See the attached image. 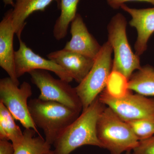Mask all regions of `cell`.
Instances as JSON below:
<instances>
[{
  "label": "cell",
  "instance_id": "cell-1",
  "mask_svg": "<svg viewBox=\"0 0 154 154\" xmlns=\"http://www.w3.org/2000/svg\"><path fill=\"white\" fill-rule=\"evenodd\" d=\"M99 96L61 134L53 144L56 154H70L85 145L102 148L97 136V124L106 105L100 101Z\"/></svg>",
  "mask_w": 154,
  "mask_h": 154
},
{
  "label": "cell",
  "instance_id": "cell-3",
  "mask_svg": "<svg viewBox=\"0 0 154 154\" xmlns=\"http://www.w3.org/2000/svg\"><path fill=\"white\" fill-rule=\"evenodd\" d=\"M97 134L102 148L111 154L131 151L139 141L128 125L106 106L97 122Z\"/></svg>",
  "mask_w": 154,
  "mask_h": 154
},
{
  "label": "cell",
  "instance_id": "cell-10",
  "mask_svg": "<svg viewBox=\"0 0 154 154\" xmlns=\"http://www.w3.org/2000/svg\"><path fill=\"white\" fill-rule=\"evenodd\" d=\"M70 27L71 39L67 42L64 49L95 60L102 46L89 32L80 14H77Z\"/></svg>",
  "mask_w": 154,
  "mask_h": 154
},
{
  "label": "cell",
  "instance_id": "cell-15",
  "mask_svg": "<svg viewBox=\"0 0 154 154\" xmlns=\"http://www.w3.org/2000/svg\"><path fill=\"white\" fill-rule=\"evenodd\" d=\"M127 88L144 96H154V68L146 65L134 72L128 80Z\"/></svg>",
  "mask_w": 154,
  "mask_h": 154
},
{
  "label": "cell",
  "instance_id": "cell-14",
  "mask_svg": "<svg viewBox=\"0 0 154 154\" xmlns=\"http://www.w3.org/2000/svg\"><path fill=\"white\" fill-rule=\"evenodd\" d=\"M12 9V23L15 34L19 39L21 38L22 31L26 25V20L36 11H44L53 2L57 3L60 8V0H15Z\"/></svg>",
  "mask_w": 154,
  "mask_h": 154
},
{
  "label": "cell",
  "instance_id": "cell-21",
  "mask_svg": "<svg viewBox=\"0 0 154 154\" xmlns=\"http://www.w3.org/2000/svg\"><path fill=\"white\" fill-rule=\"evenodd\" d=\"M132 151V154H154V135L139 140L137 145Z\"/></svg>",
  "mask_w": 154,
  "mask_h": 154
},
{
  "label": "cell",
  "instance_id": "cell-20",
  "mask_svg": "<svg viewBox=\"0 0 154 154\" xmlns=\"http://www.w3.org/2000/svg\"><path fill=\"white\" fill-rule=\"evenodd\" d=\"M128 80L118 72L112 71L107 81L106 90L113 96H119L127 91Z\"/></svg>",
  "mask_w": 154,
  "mask_h": 154
},
{
  "label": "cell",
  "instance_id": "cell-5",
  "mask_svg": "<svg viewBox=\"0 0 154 154\" xmlns=\"http://www.w3.org/2000/svg\"><path fill=\"white\" fill-rule=\"evenodd\" d=\"M113 52L110 42H106L102 45L91 70L75 88L82 103V111L85 110L106 88L112 71Z\"/></svg>",
  "mask_w": 154,
  "mask_h": 154
},
{
  "label": "cell",
  "instance_id": "cell-17",
  "mask_svg": "<svg viewBox=\"0 0 154 154\" xmlns=\"http://www.w3.org/2000/svg\"><path fill=\"white\" fill-rule=\"evenodd\" d=\"M79 1L60 0V16L56 21L53 31L57 40H61L66 36L69 25L76 16Z\"/></svg>",
  "mask_w": 154,
  "mask_h": 154
},
{
  "label": "cell",
  "instance_id": "cell-25",
  "mask_svg": "<svg viewBox=\"0 0 154 154\" xmlns=\"http://www.w3.org/2000/svg\"><path fill=\"white\" fill-rule=\"evenodd\" d=\"M46 154H56L55 153V152L54 150H51L49 152L46 153Z\"/></svg>",
  "mask_w": 154,
  "mask_h": 154
},
{
  "label": "cell",
  "instance_id": "cell-24",
  "mask_svg": "<svg viewBox=\"0 0 154 154\" xmlns=\"http://www.w3.org/2000/svg\"><path fill=\"white\" fill-rule=\"evenodd\" d=\"M2 1L5 6L8 5H10L12 7H14L15 5V3L14 2L13 0H2Z\"/></svg>",
  "mask_w": 154,
  "mask_h": 154
},
{
  "label": "cell",
  "instance_id": "cell-4",
  "mask_svg": "<svg viewBox=\"0 0 154 154\" xmlns=\"http://www.w3.org/2000/svg\"><path fill=\"white\" fill-rule=\"evenodd\" d=\"M126 18L120 13L113 16L107 26L108 41L113 53L112 71L118 72L129 79L134 72L140 69V57L133 52L126 34Z\"/></svg>",
  "mask_w": 154,
  "mask_h": 154
},
{
  "label": "cell",
  "instance_id": "cell-22",
  "mask_svg": "<svg viewBox=\"0 0 154 154\" xmlns=\"http://www.w3.org/2000/svg\"><path fill=\"white\" fill-rule=\"evenodd\" d=\"M132 1L146 2L150 3L154 5V0H107L108 5L114 10H117L120 8L121 6L125 4V3Z\"/></svg>",
  "mask_w": 154,
  "mask_h": 154
},
{
  "label": "cell",
  "instance_id": "cell-6",
  "mask_svg": "<svg viewBox=\"0 0 154 154\" xmlns=\"http://www.w3.org/2000/svg\"><path fill=\"white\" fill-rule=\"evenodd\" d=\"M131 91L128 90L123 95L115 96L105 88L99 95V99L125 122L154 117V99L134 94Z\"/></svg>",
  "mask_w": 154,
  "mask_h": 154
},
{
  "label": "cell",
  "instance_id": "cell-23",
  "mask_svg": "<svg viewBox=\"0 0 154 154\" xmlns=\"http://www.w3.org/2000/svg\"><path fill=\"white\" fill-rule=\"evenodd\" d=\"M15 148L9 140H0V154H14Z\"/></svg>",
  "mask_w": 154,
  "mask_h": 154
},
{
  "label": "cell",
  "instance_id": "cell-9",
  "mask_svg": "<svg viewBox=\"0 0 154 154\" xmlns=\"http://www.w3.org/2000/svg\"><path fill=\"white\" fill-rule=\"evenodd\" d=\"M19 42V49L15 53V72L18 79L31 71L44 70L53 72L60 79L67 82L73 81L72 78L57 64L35 53L21 38Z\"/></svg>",
  "mask_w": 154,
  "mask_h": 154
},
{
  "label": "cell",
  "instance_id": "cell-26",
  "mask_svg": "<svg viewBox=\"0 0 154 154\" xmlns=\"http://www.w3.org/2000/svg\"><path fill=\"white\" fill-rule=\"evenodd\" d=\"M125 154H132V153H131V151H129L126 152Z\"/></svg>",
  "mask_w": 154,
  "mask_h": 154
},
{
  "label": "cell",
  "instance_id": "cell-13",
  "mask_svg": "<svg viewBox=\"0 0 154 154\" xmlns=\"http://www.w3.org/2000/svg\"><path fill=\"white\" fill-rule=\"evenodd\" d=\"M12 9L7 11L0 22V66L15 83L19 85L15 68L14 35L12 18Z\"/></svg>",
  "mask_w": 154,
  "mask_h": 154
},
{
  "label": "cell",
  "instance_id": "cell-7",
  "mask_svg": "<svg viewBox=\"0 0 154 154\" xmlns=\"http://www.w3.org/2000/svg\"><path fill=\"white\" fill-rule=\"evenodd\" d=\"M28 73L32 83L40 91L38 99L59 102L79 112L82 110L75 88L69 83L54 78L49 72L44 70H34Z\"/></svg>",
  "mask_w": 154,
  "mask_h": 154
},
{
  "label": "cell",
  "instance_id": "cell-11",
  "mask_svg": "<svg viewBox=\"0 0 154 154\" xmlns=\"http://www.w3.org/2000/svg\"><path fill=\"white\" fill-rule=\"evenodd\" d=\"M120 8L130 15L129 25L137 30L134 48L135 53L140 57L146 50L149 39L154 33V8H131L123 4Z\"/></svg>",
  "mask_w": 154,
  "mask_h": 154
},
{
  "label": "cell",
  "instance_id": "cell-12",
  "mask_svg": "<svg viewBox=\"0 0 154 154\" xmlns=\"http://www.w3.org/2000/svg\"><path fill=\"white\" fill-rule=\"evenodd\" d=\"M47 57L48 59L61 67L79 84L88 74L95 60L64 48L50 53Z\"/></svg>",
  "mask_w": 154,
  "mask_h": 154
},
{
  "label": "cell",
  "instance_id": "cell-16",
  "mask_svg": "<svg viewBox=\"0 0 154 154\" xmlns=\"http://www.w3.org/2000/svg\"><path fill=\"white\" fill-rule=\"evenodd\" d=\"M14 119L8 108L0 102V140H11L15 150L22 143L24 134Z\"/></svg>",
  "mask_w": 154,
  "mask_h": 154
},
{
  "label": "cell",
  "instance_id": "cell-2",
  "mask_svg": "<svg viewBox=\"0 0 154 154\" xmlns=\"http://www.w3.org/2000/svg\"><path fill=\"white\" fill-rule=\"evenodd\" d=\"M28 107L34 124L43 130L45 140L51 145L80 113L59 102L38 98L30 99Z\"/></svg>",
  "mask_w": 154,
  "mask_h": 154
},
{
  "label": "cell",
  "instance_id": "cell-19",
  "mask_svg": "<svg viewBox=\"0 0 154 154\" xmlns=\"http://www.w3.org/2000/svg\"><path fill=\"white\" fill-rule=\"evenodd\" d=\"M139 140L146 139L154 135V117L126 122Z\"/></svg>",
  "mask_w": 154,
  "mask_h": 154
},
{
  "label": "cell",
  "instance_id": "cell-18",
  "mask_svg": "<svg viewBox=\"0 0 154 154\" xmlns=\"http://www.w3.org/2000/svg\"><path fill=\"white\" fill-rule=\"evenodd\" d=\"M37 132L32 128H25L23 131L22 143L15 149L14 154H46L51 150V145L41 135L36 137Z\"/></svg>",
  "mask_w": 154,
  "mask_h": 154
},
{
  "label": "cell",
  "instance_id": "cell-8",
  "mask_svg": "<svg viewBox=\"0 0 154 154\" xmlns=\"http://www.w3.org/2000/svg\"><path fill=\"white\" fill-rule=\"evenodd\" d=\"M32 94L31 86L27 82L19 86L9 77L0 80V102L25 128L34 129L41 135L29 112L28 100Z\"/></svg>",
  "mask_w": 154,
  "mask_h": 154
}]
</instances>
